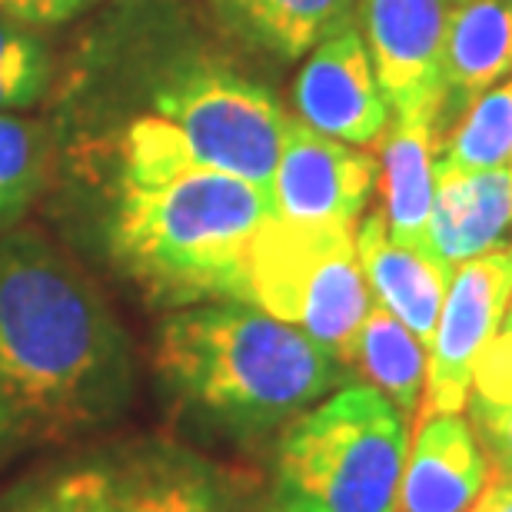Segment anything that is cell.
Returning <instances> with one entry per match:
<instances>
[{
    "mask_svg": "<svg viewBox=\"0 0 512 512\" xmlns=\"http://www.w3.org/2000/svg\"><path fill=\"white\" fill-rule=\"evenodd\" d=\"M376 180H380V160L373 153L326 137L290 117L270 180L273 217L290 223L356 227L376 190Z\"/></svg>",
    "mask_w": 512,
    "mask_h": 512,
    "instance_id": "obj_10",
    "label": "cell"
},
{
    "mask_svg": "<svg viewBox=\"0 0 512 512\" xmlns=\"http://www.w3.org/2000/svg\"><path fill=\"white\" fill-rule=\"evenodd\" d=\"M433 210L426 250L456 270L459 263L512 243V167L459 173L433 163Z\"/></svg>",
    "mask_w": 512,
    "mask_h": 512,
    "instance_id": "obj_13",
    "label": "cell"
},
{
    "mask_svg": "<svg viewBox=\"0 0 512 512\" xmlns=\"http://www.w3.org/2000/svg\"><path fill=\"white\" fill-rule=\"evenodd\" d=\"M293 104L296 120L353 147L380 143L393 120L366 40L353 24L310 50L293 84Z\"/></svg>",
    "mask_w": 512,
    "mask_h": 512,
    "instance_id": "obj_11",
    "label": "cell"
},
{
    "mask_svg": "<svg viewBox=\"0 0 512 512\" xmlns=\"http://www.w3.org/2000/svg\"><path fill=\"white\" fill-rule=\"evenodd\" d=\"M94 4L97 0H0V17L37 30L67 24V20L80 17Z\"/></svg>",
    "mask_w": 512,
    "mask_h": 512,
    "instance_id": "obj_23",
    "label": "cell"
},
{
    "mask_svg": "<svg viewBox=\"0 0 512 512\" xmlns=\"http://www.w3.org/2000/svg\"><path fill=\"white\" fill-rule=\"evenodd\" d=\"M356 256H360L373 303L386 306L429 350L453 270L439 263L436 256L396 243L386 230L383 210L363 217L360 230H356Z\"/></svg>",
    "mask_w": 512,
    "mask_h": 512,
    "instance_id": "obj_15",
    "label": "cell"
},
{
    "mask_svg": "<svg viewBox=\"0 0 512 512\" xmlns=\"http://www.w3.org/2000/svg\"><path fill=\"white\" fill-rule=\"evenodd\" d=\"M439 143L429 120L393 117L380 140V197L386 230L409 250H426V227L433 210V163Z\"/></svg>",
    "mask_w": 512,
    "mask_h": 512,
    "instance_id": "obj_16",
    "label": "cell"
},
{
    "mask_svg": "<svg viewBox=\"0 0 512 512\" xmlns=\"http://www.w3.org/2000/svg\"><path fill=\"white\" fill-rule=\"evenodd\" d=\"M213 10L240 44L276 60H300L353 24L356 0H213Z\"/></svg>",
    "mask_w": 512,
    "mask_h": 512,
    "instance_id": "obj_17",
    "label": "cell"
},
{
    "mask_svg": "<svg viewBox=\"0 0 512 512\" xmlns=\"http://www.w3.org/2000/svg\"><path fill=\"white\" fill-rule=\"evenodd\" d=\"M436 160L449 170L479 173L512 167V77L486 90L439 143Z\"/></svg>",
    "mask_w": 512,
    "mask_h": 512,
    "instance_id": "obj_20",
    "label": "cell"
},
{
    "mask_svg": "<svg viewBox=\"0 0 512 512\" xmlns=\"http://www.w3.org/2000/svg\"><path fill=\"white\" fill-rule=\"evenodd\" d=\"M47 133L34 120L0 114V227L24 213L47 180Z\"/></svg>",
    "mask_w": 512,
    "mask_h": 512,
    "instance_id": "obj_21",
    "label": "cell"
},
{
    "mask_svg": "<svg viewBox=\"0 0 512 512\" xmlns=\"http://www.w3.org/2000/svg\"><path fill=\"white\" fill-rule=\"evenodd\" d=\"M47 80V44L30 27L0 17V114L37 104Z\"/></svg>",
    "mask_w": 512,
    "mask_h": 512,
    "instance_id": "obj_22",
    "label": "cell"
},
{
    "mask_svg": "<svg viewBox=\"0 0 512 512\" xmlns=\"http://www.w3.org/2000/svg\"><path fill=\"white\" fill-rule=\"evenodd\" d=\"M512 303V243L459 263L429 340L426 399L419 413H463L479 356Z\"/></svg>",
    "mask_w": 512,
    "mask_h": 512,
    "instance_id": "obj_8",
    "label": "cell"
},
{
    "mask_svg": "<svg viewBox=\"0 0 512 512\" xmlns=\"http://www.w3.org/2000/svg\"><path fill=\"white\" fill-rule=\"evenodd\" d=\"M409 423L386 396L350 383L290 419L276 446L280 512H396Z\"/></svg>",
    "mask_w": 512,
    "mask_h": 512,
    "instance_id": "obj_4",
    "label": "cell"
},
{
    "mask_svg": "<svg viewBox=\"0 0 512 512\" xmlns=\"http://www.w3.org/2000/svg\"><path fill=\"white\" fill-rule=\"evenodd\" d=\"M493 483V463L463 413H419L396 512H469Z\"/></svg>",
    "mask_w": 512,
    "mask_h": 512,
    "instance_id": "obj_12",
    "label": "cell"
},
{
    "mask_svg": "<svg viewBox=\"0 0 512 512\" xmlns=\"http://www.w3.org/2000/svg\"><path fill=\"white\" fill-rule=\"evenodd\" d=\"M0 512H230L217 469L170 443H124L17 486Z\"/></svg>",
    "mask_w": 512,
    "mask_h": 512,
    "instance_id": "obj_6",
    "label": "cell"
},
{
    "mask_svg": "<svg viewBox=\"0 0 512 512\" xmlns=\"http://www.w3.org/2000/svg\"><path fill=\"white\" fill-rule=\"evenodd\" d=\"M273 213L270 190L203 167L163 117L120 137L110 253L163 306L247 303V260Z\"/></svg>",
    "mask_w": 512,
    "mask_h": 512,
    "instance_id": "obj_2",
    "label": "cell"
},
{
    "mask_svg": "<svg viewBox=\"0 0 512 512\" xmlns=\"http://www.w3.org/2000/svg\"><path fill=\"white\" fill-rule=\"evenodd\" d=\"M247 303L296 326L350 366L356 336L373 306L356 256V230L290 223L270 213L250 247Z\"/></svg>",
    "mask_w": 512,
    "mask_h": 512,
    "instance_id": "obj_5",
    "label": "cell"
},
{
    "mask_svg": "<svg viewBox=\"0 0 512 512\" xmlns=\"http://www.w3.org/2000/svg\"><path fill=\"white\" fill-rule=\"evenodd\" d=\"M469 512H512V476H493V483Z\"/></svg>",
    "mask_w": 512,
    "mask_h": 512,
    "instance_id": "obj_24",
    "label": "cell"
},
{
    "mask_svg": "<svg viewBox=\"0 0 512 512\" xmlns=\"http://www.w3.org/2000/svg\"><path fill=\"white\" fill-rule=\"evenodd\" d=\"M150 104L203 167L270 190L290 117L266 87L223 60L197 57L170 67Z\"/></svg>",
    "mask_w": 512,
    "mask_h": 512,
    "instance_id": "obj_7",
    "label": "cell"
},
{
    "mask_svg": "<svg viewBox=\"0 0 512 512\" xmlns=\"http://www.w3.org/2000/svg\"><path fill=\"white\" fill-rule=\"evenodd\" d=\"M133 396L130 336L97 286L40 233L0 240V449L67 443Z\"/></svg>",
    "mask_w": 512,
    "mask_h": 512,
    "instance_id": "obj_1",
    "label": "cell"
},
{
    "mask_svg": "<svg viewBox=\"0 0 512 512\" xmlns=\"http://www.w3.org/2000/svg\"><path fill=\"white\" fill-rule=\"evenodd\" d=\"M157 370L183 406L237 433H263L320 403L346 366L296 326L223 300L167 316Z\"/></svg>",
    "mask_w": 512,
    "mask_h": 512,
    "instance_id": "obj_3",
    "label": "cell"
},
{
    "mask_svg": "<svg viewBox=\"0 0 512 512\" xmlns=\"http://www.w3.org/2000/svg\"><path fill=\"white\" fill-rule=\"evenodd\" d=\"M456 7L459 0H356L360 34L393 117L433 124Z\"/></svg>",
    "mask_w": 512,
    "mask_h": 512,
    "instance_id": "obj_9",
    "label": "cell"
},
{
    "mask_svg": "<svg viewBox=\"0 0 512 512\" xmlns=\"http://www.w3.org/2000/svg\"><path fill=\"white\" fill-rule=\"evenodd\" d=\"M466 419L493 463V476H512V303L473 370Z\"/></svg>",
    "mask_w": 512,
    "mask_h": 512,
    "instance_id": "obj_19",
    "label": "cell"
},
{
    "mask_svg": "<svg viewBox=\"0 0 512 512\" xmlns=\"http://www.w3.org/2000/svg\"><path fill=\"white\" fill-rule=\"evenodd\" d=\"M350 366H356L366 376V386L386 396L413 429L426 399L429 366V350L416 340V333L399 323L386 306L373 303L356 336Z\"/></svg>",
    "mask_w": 512,
    "mask_h": 512,
    "instance_id": "obj_18",
    "label": "cell"
},
{
    "mask_svg": "<svg viewBox=\"0 0 512 512\" xmlns=\"http://www.w3.org/2000/svg\"><path fill=\"white\" fill-rule=\"evenodd\" d=\"M512 74V0H459L449 24L443 94L433 117L436 143L486 90Z\"/></svg>",
    "mask_w": 512,
    "mask_h": 512,
    "instance_id": "obj_14",
    "label": "cell"
}]
</instances>
